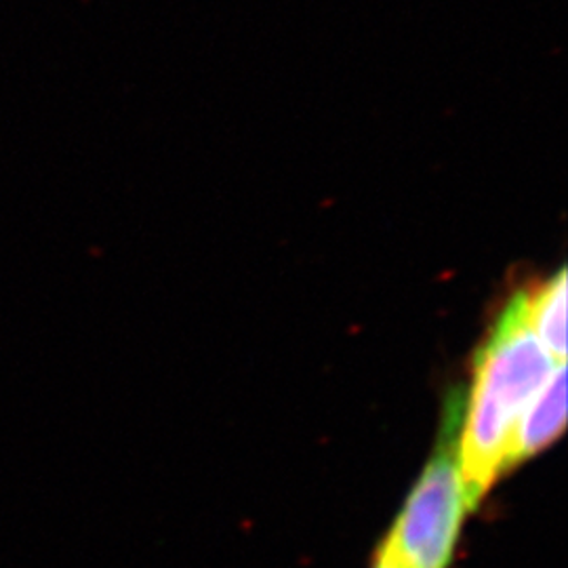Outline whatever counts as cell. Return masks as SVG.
Masks as SVG:
<instances>
[{
	"label": "cell",
	"instance_id": "6da1fadb",
	"mask_svg": "<svg viewBox=\"0 0 568 568\" xmlns=\"http://www.w3.org/2000/svg\"><path fill=\"white\" fill-rule=\"evenodd\" d=\"M560 365L565 363L551 358L532 335L514 300L478 356L459 427V457L471 508L506 469L523 410Z\"/></svg>",
	"mask_w": 568,
	"mask_h": 568
},
{
	"label": "cell",
	"instance_id": "7a4b0ae2",
	"mask_svg": "<svg viewBox=\"0 0 568 568\" xmlns=\"http://www.w3.org/2000/svg\"><path fill=\"white\" fill-rule=\"evenodd\" d=\"M445 426L436 453L379 549L377 560L389 568H447L453 558L471 508L459 457L457 405L450 406Z\"/></svg>",
	"mask_w": 568,
	"mask_h": 568
},
{
	"label": "cell",
	"instance_id": "3957f363",
	"mask_svg": "<svg viewBox=\"0 0 568 568\" xmlns=\"http://www.w3.org/2000/svg\"><path fill=\"white\" fill-rule=\"evenodd\" d=\"M567 363L556 366L548 382L523 410L509 443L506 467H514L548 448L567 426Z\"/></svg>",
	"mask_w": 568,
	"mask_h": 568
},
{
	"label": "cell",
	"instance_id": "277c9868",
	"mask_svg": "<svg viewBox=\"0 0 568 568\" xmlns=\"http://www.w3.org/2000/svg\"><path fill=\"white\" fill-rule=\"evenodd\" d=\"M525 323L558 363H567V272L516 297Z\"/></svg>",
	"mask_w": 568,
	"mask_h": 568
},
{
	"label": "cell",
	"instance_id": "5b68a950",
	"mask_svg": "<svg viewBox=\"0 0 568 568\" xmlns=\"http://www.w3.org/2000/svg\"><path fill=\"white\" fill-rule=\"evenodd\" d=\"M373 568H389L387 567V565H384V562H382V560H377V562H375V567Z\"/></svg>",
	"mask_w": 568,
	"mask_h": 568
}]
</instances>
